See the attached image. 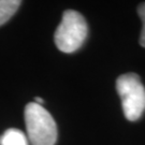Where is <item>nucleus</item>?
Segmentation results:
<instances>
[{"label":"nucleus","mask_w":145,"mask_h":145,"mask_svg":"<svg viewBox=\"0 0 145 145\" xmlns=\"http://www.w3.org/2000/svg\"><path fill=\"white\" fill-rule=\"evenodd\" d=\"M24 115L31 145H55L57 126L46 110L36 102H30L26 105Z\"/></svg>","instance_id":"f257e3e1"},{"label":"nucleus","mask_w":145,"mask_h":145,"mask_svg":"<svg viewBox=\"0 0 145 145\" xmlns=\"http://www.w3.org/2000/svg\"><path fill=\"white\" fill-rule=\"evenodd\" d=\"M87 32V23L84 16L78 11L67 10L63 12L61 22L55 31L54 41L59 51L70 54L83 45Z\"/></svg>","instance_id":"f03ea898"},{"label":"nucleus","mask_w":145,"mask_h":145,"mask_svg":"<svg viewBox=\"0 0 145 145\" xmlns=\"http://www.w3.org/2000/svg\"><path fill=\"white\" fill-rule=\"evenodd\" d=\"M125 117L130 121L140 118L145 111V87L137 73L121 74L116 81Z\"/></svg>","instance_id":"7ed1b4c3"},{"label":"nucleus","mask_w":145,"mask_h":145,"mask_svg":"<svg viewBox=\"0 0 145 145\" xmlns=\"http://www.w3.org/2000/svg\"><path fill=\"white\" fill-rule=\"evenodd\" d=\"M0 145H28V140L23 131L10 128L0 137Z\"/></svg>","instance_id":"20e7f679"},{"label":"nucleus","mask_w":145,"mask_h":145,"mask_svg":"<svg viewBox=\"0 0 145 145\" xmlns=\"http://www.w3.org/2000/svg\"><path fill=\"white\" fill-rule=\"evenodd\" d=\"M22 5L20 0H0V26H2L16 13Z\"/></svg>","instance_id":"39448f33"},{"label":"nucleus","mask_w":145,"mask_h":145,"mask_svg":"<svg viewBox=\"0 0 145 145\" xmlns=\"http://www.w3.org/2000/svg\"><path fill=\"white\" fill-rule=\"evenodd\" d=\"M138 14L142 21V31H141L139 43H140L141 46L145 47V2L141 3L138 7Z\"/></svg>","instance_id":"423d86ee"},{"label":"nucleus","mask_w":145,"mask_h":145,"mask_svg":"<svg viewBox=\"0 0 145 145\" xmlns=\"http://www.w3.org/2000/svg\"><path fill=\"white\" fill-rule=\"evenodd\" d=\"M44 101H43V99L42 98H39V97H37L36 98V103L37 104H40V105H42V103H43Z\"/></svg>","instance_id":"0eeeda50"}]
</instances>
